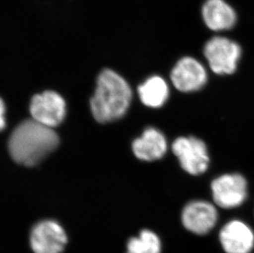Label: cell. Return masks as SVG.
Segmentation results:
<instances>
[{"instance_id": "cell-7", "label": "cell", "mask_w": 254, "mask_h": 253, "mask_svg": "<svg viewBox=\"0 0 254 253\" xmlns=\"http://www.w3.org/2000/svg\"><path fill=\"white\" fill-rule=\"evenodd\" d=\"M171 81L181 92L199 91L206 85L207 72L199 60L185 56L178 60L171 71Z\"/></svg>"}, {"instance_id": "cell-5", "label": "cell", "mask_w": 254, "mask_h": 253, "mask_svg": "<svg viewBox=\"0 0 254 253\" xmlns=\"http://www.w3.org/2000/svg\"><path fill=\"white\" fill-rule=\"evenodd\" d=\"M214 202L224 209L238 207L248 196V184L240 174H226L211 183Z\"/></svg>"}, {"instance_id": "cell-15", "label": "cell", "mask_w": 254, "mask_h": 253, "mask_svg": "<svg viewBox=\"0 0 254 253\" xmlns=\"http://www.w3.org/2000/svg\"><path fill=\"white\" fill-rule=\"evenodd\" d=\"M5 105L2 99L0 98V131L5 127Z\"/></svg>"}, {"instance_id": "cell-12", "label": "cell", "mask_w": 254, "mask_h": 253, "mask_svg": "<svg viewBox=\"0 0 254 253\" xmlns=\"http://www.w3.org/2000/svg\"><path fill=\"white\" fill-rule=\"evenodd\" d=\"M167 141L161 131L148 127L132 142V151L136 157L144 161H153L163 157L167 151Z\"/></svg>"}, {"instance_id": "cell-2", "label": "cell", "mask_w": 254, "mask_h": 253, "mask_svg": "<svg viewBox=\"0 0 254 253\" xmlns=\"http://www.w3.org/2000/svg\"><path fill=\"white\" fill-rule=\"evenodd\" d=\"M132 91L127 81L111 69L101 72L91 109L96 121L113 122L125 115L129 107Z\"/></svg>"}, {"instance_id": "cell-3", "label": "cell", "mask_w": 254, "mask_h": 253, "mask_svg": "<svg viewBox=\"0 0 254 253\" xmlns=\"http://www.w3.org/2000/svg\"><path fill=\"white\" fill-rule=\"evenodd\" d=\"M203 55L212 72L216 74L230 75L237 69L238 63L242 56V48L232 39L219 34L206 41Z\"/></svg>"}, {"instance_id": "cell-8", "label": "cell", "mask_w": 254, "mask_h": 253, "mask_svg": "<svg viewBox=\"0 0 254 253\" xmlns=\"http://www.w3.org/2000/svg\"><path fill=\"white\" fill-rule=\"evenodd\" d=\"M201 17L206 28L216 34L231 31L239 22L237 11L227 0H204Z\"/></svg>"}, {"instance_id": "cell-6", "label": "cell", "mask_w": 254, "mask_h": 253, "mask_svg": "<svg viewBox=\"0 0 254 253\" xmlns=\"http://www.w3.org/2000/svg\"><path fill=\"white\" fill-rule=\"evenodd\" d=\"M67 243L66 232L55 220L37 223L30 234V245L34 253H61Z\"/></svg>"}, {"instance_id": "cell-13", "label": "cell", "mask_w": 254, "mask_h": 253, "mask_svg": "<svg viewBox=\"0 0 254 253\" xmlns=\"http://www.w3.org/2000/svg\"><path fill=\"white\" fill-rule=\"evenodd\" d=\"M140 99L144 105L151 108H160L169 98L168 84L162 77L153 76L138 87Z\"/></svg>"}, {"instance_id": "cell-9", "label": "cell", "mask_w": 254, "mask_h": 253, "mask_svg": "<svg viewBox=\"0 0 254 253\" xmlns=\"http://www.w3.org/2000/svg\"><path fill=\"white\" fill-rule=\"evenodd\" d=\"M32 120L53 128L63 122L66 114L64 100L56 92L45 91L34 96L30 105Z\"/></svg>"}, {"instance_id": "cell-14", "label": "cell", "mask_w": 254, "mask_h": 253, "mask_svg": "<svg viewBox=\"0 0 254 253\" xmlns=\"http://www.w3.org/2000/svg\"><path fill=\"white\" fill-rule=\"evenodd\" d=\"M161 243L154 232L144 229L127 244V253H161Z\"/></svg>"}, {"instance_id": "cell-11", "label": "cell", "mask_w": 254, "mask_h": 253, "mask_svg": "<svg viewBox=\"0 0 254 253\" xmlns=\"http://www.w3.org/2000/svg\"><path fill=\"white\" fill-rule=\"evenodd\" d=\"M219 239L226 253H250L254 249V232L240 220L227 223L220 231Z\"/></svg>"}, {"instance_id": "cell-1", "label": "cell", "mask_w": 254, "mask_h": 253, "mask_svg": "<svg viewBox=\"0 0 254 253\" xmlns=\"http://www.w3.org/2000/svg\"><path fill=\"white\" fill-rule=\"evenodd\" d=\"M59 136L53 128L36 120H25L12 131L8 150L21 165L33 166L57 147Z\"/></svg>"}, {"instance_id": "cell-4", "label": "cell", "mask_w": 254, "mask_h": 253, "mask_svg": "<svg viewBox=\"0 0 254 253\" xmlns=\"http://www.w3.org/2000/svg\"><path fill=\"white\" fill-rule=\"evenodd\" d=\"M173 153L180 160L183 170L190 175H201L208 169V151L206 144L195 136H181L172 144Z\"/></svg>"}, {"instance_id": "cell-10", "label": "cell", "mask_w": 254, "mask_h": 253, "mask_svg": "<svg viewBox=\"0 0 254 253\" xmlns=\"http://www.w3.org/2000/svg\"><path fill=\"white\" fill-rule=\"evenodd\" d=\"M218 213L212 204L205 201L188 203L183 210V225L189 231L204 235L213 229L217 222Z\"/></svg>"}]
</instances>
